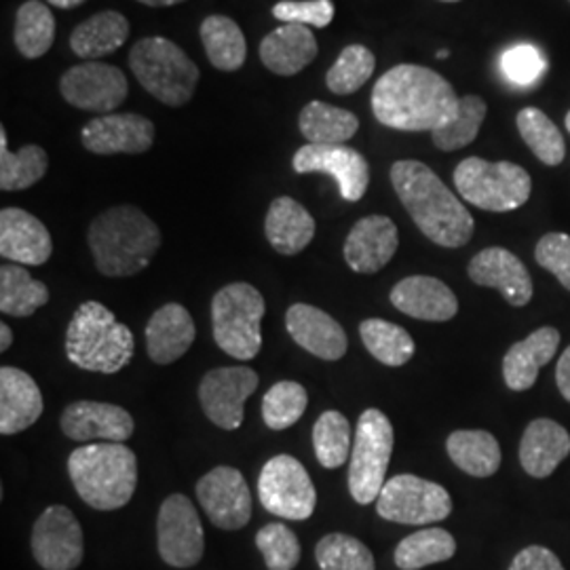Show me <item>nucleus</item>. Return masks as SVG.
Masks as SVG:
<instances>
[{
    "label": "nucleus",
    "instance_id": "25",
    "mask_svg": "<svg viewBox=\"0 0 570 570\" xmlns=\"http://www.w3.org/2000/svg\"><path fill=\"white\" fill-rule=\"evenodd\" d=\"M42 393L37 381L20 367L0 370V433L16 435L41 419Z\"/></svg>",
    "mask_w": 570,
    "mask_h": 570
},
{
    "label": "nucleus",
    "instance_id": "14",
    "mask_svg": "<svg viewBox=\"0 0 570 570\" xmlns=\"http://www.w3.org/2000/svg\"><path fill=\"white\" fill-rule=\"evenodd\" d=\"M296 174H326L332 176L345 202H360L370 184V165L364 155L346 144H305L296 150Z\"/></svg>",
    "mask_w": 570,
    "mask_h": 570
},
{
    "label": "nucleus",
    "instance_id": "45",
    "mask_svg": "<svg viewBox=\"0 0 570 570\" xmlns=\"http://www.w3.org/2000/svg\"><path fill=\"white\" fill-rule=\"evenodd\" d=\"M308 406V393L296 381H279L266 391L263 400V419L265 425L273 431L296 425Z\"/></svg>",
    "mask_w": 570,
    "mask_h": 570
},
{
    "label": "nucleus",
    "instance_id": "22",
    "mask_svg": "<svg viewBox=\"0 0 570 570\" xmlns=\"http://www.w3.org/2000/svg\"><path fill=\"white\" fill-rule=\"evenodd\" d=\"M61 431L77 442H115L121 444L134 435V419L121 406L102 402H75L61 414Z\"/></svg>",
    "mask_w": 570,
    "mask_h": 570
},
{
    "label": "nucleus",
    "instance_id": "12",
    "mask_svg": "<svg viewBox=\"0 0 570 570\" xmlns=\"http://www.w3.org/2000/svg\"><path fill=\"white\" fill-rule=\"evenodd\" d=\"M157 548L165 564L190 569L204 558L205 534L202 518L184 494L167 497L157 518Z\"/></svg>",
    "mask_w": 570,
    "mask_h": 570
},
{
    "label": "nucleus",
    "instance_id": "39",
    "mask_svg": "<svg viewBox=\"0 0 570 570\" xmlns=\"http://www.w3.org/2000/svg\"><path fill=\"white\" fill-rule=\"evenodd\" d=\"M515 125L522 140L541 164L556 167L564 161V155H567L564 138L556 127V122L551 121L543 110L534 106L522 108L515 117Z\"/></svg>",
    "mask_w": 570,
    "mask_h": 570
},
{
    "label": "nucleus",
    "instance_id": "34",
    "mask_svg": "<svg viewBox=\"0 0 570 570\" xmlns=\"http://www.w3.org/2000/svg\"><path fill=\"white\" fill-rule=\"evenodd\" d=\"M298 127L308 144H346L357 134L360 119L351 110L313 100L301 110Z\"/></svg>",
    "mask_w": 570,
    "mask_h": 570
},
{
    "label": "nucleus",
    "instance_id": "19",
    "mask_svg": "<svg viewBox=\"0 0 570 570\" xmlns=\"http://www.w3.org/2000/svg\"><path fill=\"white\" fill-rule=\"evenodd\" d=\"M469 279L482 287H494L511 306L529 305L532 279L524 263L505 247H489L471 258Z\"/></svg>",
    "mask_w": 570,
    "mask_h": 570
},
{
    "label": "nucleus",
    "instance_id": "7",
    "mask_svg": "<svg viewBox=\"0 0 570 570\" xmlns=\"http://www.w3.org/2000/svg\"><path fill=\"white\" fill-rule=\"evenodd\" d=\"M265 311V298L252 284L237 282L218 289L212 301L216 345L235 360H254L263 348Z\"/></svg>",
    "mask_w": 570,
    "mask_h": 570
},
{
    "label": "nucleus",
    "instance_id": "21",
    "mask_svg": "<svg viewBox=\"0 0 570 570\" xmlns=\"http://www.w3.org/2000/svg\"><path fill=\"white\" fill-rule=\"evenodd\" d=\"M400 247L397 226L387 216H366L348 230L345 261L351 271L374 275L391 263Z\"/></svg>",
    "mask_w": 570,
    "mask_h": 570
},
{
    "label": "nucleus",
    "instance_id": "17",
    "mask_svg": "<svg viewBox=\"0 0 570 570\" xmlns=\"http://www.w3.org/2000/svg\"><path fill=\"white\" fill-rule=\"evenodd\" d=\"M197 499L214 527L244 529L252 520V492L239 469H212L197 484Z\"/></svg>",
    "mask_w": 570,
    "mask_h": 570
},
{
    "label": "nucleus",
    "instance_id": "6",
    "mask_svg": "<svg viewBox=\"0 0 570 570\" xmlns=\"http://www.w3.org/2000/svg\"><path fill=\"white\" fill-rule=\"evenodd\" d=\"M134 77L159 102L180 108L190 102L199 82L197 63L176 42L148 37L136 42L129 53Z\"/></svg>",
    "mask_w": 570,
    "mask_h": 570
},
{
    "label": "nucleus",
    "instance_id": "37",
    "mask_svg": "<svg viewBox=\"0 0 570 570\" xmlns=\"http://www.w3.org/2000/svg\"><path fill=\"white\" fill-rule=\"evenodd\" d=\"M49 157L37 144H26L18 153L7 146V129L0 127V188L26 190L45 178Z\"/></svg>",
    "mask_w": 570,
    "mask_h": 570
},
{
    "label": "nucleus",
    "instance_id": "54",
    "mask_svg": "<svg viewBox=\"0 0 570 570\" xmlns=\"http://www.w3.org/2000/svg\"><path fill=\"white\" fill-rule=\"evenodd\" d=\"M138 2H142L146 7H174V4H180L186 0H138Z\"/></svg>",
    "mask_w": 570,
    "mask_h": 570
},
{
    "label": "nucleus",
    "instance_id": "44",
    "mask_svg": "<svg viewBox=\"0 0 570 570\" xmlns=\"http://www.w3.org/2000/svg\"><path fill=\"white\" fill-rule=\"evenodd\" d=\"M315 558L322 570H376L372 551L343 532L326 534L315 548Z\"/></svg>",
    "mask_w": 570,
    "mask_h": 570
},
{
    "label": "nucleus",
    "instance_id": "26",
    "mask_svg": "<svg viewBox=\"0 0 570 570\" xmlns=\"http://www.w3.org/2000/svg\"><path fill=\"white\" fill-rule=\"evenodd\" d=\"M195 322L190 313L178 303H169L153 313L146 326V348L148 357L167 366L183 357L195 343Z\"/></svg>",
    "mask_w": 570,
    "mask_h": 570
},
{
    "label": "nucleus",
    "instance_id": "48",
    "mask_svg": "<svg viewBox=\"0 0 570 570\" xmlns=\"http://www.w3.org/2000/svg\"><path fill=\"white\" fill-rule=\"evenodd\" d=\"M534 258L570 292V235L550 233L541 237L534 249Z\"/></svg>",
    "mask_w": 570,
    "mask_h": 570
},
{
    "label": "nucleus",
    "instance_id": "40",
    "mask_svg": "<svg viewBox=\"0 0 570 570\" xmlns=\"http://www.w3.org/2000/svg\"><path fill=\"white\" fill-rule=\"evenodd\" d=\"M360 336L370 355L385 366H404L414 357V351H416V345L406 330L385 320L362 322Z\"/></svg>",
    "mask_w": 570,
    "mask_h": 570
},
{
    "label": "nucleus",
    "instance_id": "38",
    "mask_svg": "<svg viewBox=\"0 0 570 570\" xmlns=\"http://www.w3.org/2000/svg\"><path fill=\"white\" fill-rule=\"evenodd\" d=\"M454 553L456 541L449 530H416L395 548V564L402 570H421L446 562Z\"/></svg>",
    "mask_w": 570,
    "mask_h": 570
},
{
    "label": "nucleus",
    "instance_id": "53",
    "mask_svg": "<svg viewBox=\"0 0 570 570\" xmlns=\"http://www.w3.org/2000/svg\"><path fill=\"white\" fill-rule=\"evenodd\" d=\"M49 4H53V7H60V9H75V7H79L82 2H87V0H47Z\"/></svg>",
    "mask_w": 570,
    "mask_h": 570
},
{
    "label": "nucleus",
    "instance_id": "15",
    "mask_svg": "<svg viewBox=\"0 0 570 570\" xmlns=\"http://www.w3.org/2000/svg\"><path fill=\"white\" fill-rule=\"evenodd\" d=\"M32 556L45 570H75L85 556L82 529L75 513L63 505L42 511L32 529Z\"/></svg>",
    "mask_w": 570,
    "mask_h": 570
},
{
    "label": "nucleus",
    "instance_id": "33",
    "mask_svg": "<svg viewBox=\"0 0 570 570\" xmlns=\"http://www.w3.org/2000/svg\"><path fill=\"white\" fill-rule=\"evenodd\" d=\"M205 56L223 72H237L247 58V41L239 23L226 16H209L199 28Z\"/></svg>",
    "mask_w": 570,
    "mask_h": 570
},
{
    "label": "nucleus",
    "instance_id": "51",
    "mask_svg": "<svg viewBox=\"0 0 570 570\" xmlns=\"http://www.w3.org/2000/svg\"><path fill=\"white\" fill-rule=\"evenodd\" d=\"M556 383H558L562 397L570 402V346L562 353L558 367H556Z\"/></svg>",
    "mask_w": 570,
    "mask_h": 570
},
{
    "label": "nucleus",
    "instance_id": "2",
    "mask_svg": "<svg viewBox=\"0 0 570 570\" xmlns=\"http://www.w3.org/2000/svg\"><path fill=\"white\" fill-rule=\"evenodd\" d=\"M391 184L419 230L442 247H463L473 237V218L468 207L440 176L421 161H395Z\"/></svg>",
    "mask_w": 570,
    "mask_h": 570
},
{
    "label": "nucleus",
    "instance_id": "24",
    "mask_svg": "<svg viewBox=\"0 0 570 570\" xmlns=\"http://www.w3.org/2000/svg\"><path fill=\"white\" fill-rule=\"evenodd\" d=\"M391 305L421 322H450L459 301L449 285L429 275H412L391 289Z\"/></svg>",
    "mask_w": 570,
    "mask_h": 570
},
{
    "label": "nucleus",
    "instance_id": "3",
    "mask_svg": "<svg viewBox=\"0 0 570 570\" xmlns=\"http://www.w3.org/2000/svg\"><path fill=\"white\" fill-rule=\"evenodd\" d=\"M87 242L102 275L131 277L153 263L164 239L159 226L142 209L117 205L94 218Z\"/></svg>",
    "mask_w": 570,
    "mask_h": 570
},
{
    "label": "nucleus",
    "instance_id": "47",
    "mask_svg": "<svg viewBox=\"0 0 570 570\" xmlns=\"http://www.w3.org/2000/svg\"><path fill=\"white\" fill-rule=\"evenodd\" d=\"M273 18L284 23H301L306 28H327L334 20L332 0H284L273 7Z\"/></svg>",
    "mask_w": 570,
    "mask_h": 570
},
{
    "label": "nucleus",
    "instance_id": "11",
    "mask_svg": "<svg viewBox=\"0 0 570 570\" xmlns=\"http://www.w3.org/2000/svg\"><path fill=\"white\" fill-rule=\"evenodd\" d=\"M258 497L268 513L296 522L308 520L317 505V490L308 471L289 454L266 461L258 478Z\"/></svg>",
    "mask_w": 570,
    "mask_h": 570
},
{
    "label": "nucleus",
    "instance_id": "36",
    "mask_svg": "<svg viewBox=\"0 0 570 570\" xmlns=\"http://www.w3.org/2000/svg\"><path fill=\"white\" fill-rule=\"evenodd\" d=\"M13 41L26 60L42 58L56 41V18L41 0H28L18 9Z\"/></svg>",
    "mask_w": 570,
    "mask_h": 570
},
{
    "label": "nucleus",
    "instance_id": "10",
    "mask_svg": "<svg viewBox=\"0 0 570 570\" xmlns=\"http://www.w3.org/2000/svg\"><path fill=\"white\" fill-rule=\"evenodd\" d=\"M376 511L389 522L425 527L449 518L452 499L444 487L412 473H402L385 482L376 499Z\"/></svg>",
    "mask_w": 570,
    "mask_h": 570
},
{
    "label": "nucleus",
    "instance_id": "28",
    "mask_svg": "<svg viewBox=\"0 0 570 570\" xmlns=\"http://www.w3.org/2000/svg\"><path fill=\"white\" fill-rule=\"evenodd\" d=\"M558 345L560 332L556 327L546 326L511 346L503 360L505 385L511 391H529L539 379V370L550 364Z\"/></svg>",
    "mask_w": 570,
    "mask_h": 570
},
{
    "label": "nucleus",
    "instance_id": "56",
    "mask_svg": "<svg viewBox=\"0 0 570 570\" xmlns=\"http://www.w3.org/2000/svg\"><path fill=\"white\" fill-rule=\"evenodd\" d=\"M564 122H567V129H569V134H570V110H569V115H567V119H564Z\"/></svg>",
    "mask_w": 570,
    "mask_h": 570
},
{
    "label": "nucleus",
    "instance_id": "55",
    "mask_svg": "<svg viewBox=\"0 0 570 570\" xmlns=\"http://www.w3.org/2000/svg\"><path fill=\"white\" fill-rule=\"evenodd\" d=\"M438 58H440V60H444V58H449V51H440V53H438Z\"/></svg>",
    "mask_w": 570,
    "mask_h": 570
},
{
    "label": "nucleus",
    "instance_id": "1",
    "mask_svg": "<svg viewBox=\"0 0 570 570\" xmlns=\"http://www.w3.org/2000/svg\"><path fill=\"white\" fill-rule=\"evenodd\" d=\"M459 104L454 87L419 63L393 66L372 91L376 121L397 131H435L456 117Z\"/></svg>",
    "mask_w": 570,
    "mask_h": 570
},
{
    "label": "nucleus",
    "instance_id": "27",
    "mask_svg": "<svg viewBox=\"0 0 570 570\" xmlns=\"http://www.w3.org/2000/svg\"><path fill=\"white\" fill-rule=\"evenodd\" d=\"M320 45L311 28L284 23L261 42V60L273 75L294 77L317 58Z\"/></svg>",
    "mask_w": 570,
    "mask_h": 570
},
{
    "label": "nucleus",
    "instance_id": "4",
    "mask_svg": "<svg viewBox=\"0 0 570 570\" xmlns=\"http://www.w3.org/2000/svg\"><path fill=\"white\" fill-rule=\"evenodd\" d=\"M68 475L89 508L121 510L138 487V459L125 444H87L70 454Z\"/></svg>",
    "mask_w": 570,
    "mask_h": 570
},
{
    "label": "nucleus",
    "instance_id": "46",
    "mask_svg": "<svg viewBox=\"0 0 570 570\" xmlns=\"http://www.w3.org/2000/svg\"><path fill=\"white\" fill-rule=\"evenodd\" d=\"M256 546L268 570H294L301 562V541L292 530L273 522L256 532Z\"/></svg>",
    "mask_w": 570,
    "mask_h": 570
},
{
    "label": "nucleus",
    "instance_id": "13",
    "mask_svg": "<svg viewBox=\"0 0 570 570\" xmlns=\"http://www.w3.org/2000/svg\"><path fill=\"white\" fill-rule=\"evenodd\" d=\"M60 94L79 110L110 115L127 100L129 85L121 68L102 61H85L61 75Z\"/></svg>",
    "mask_w": 570,
    "mask_h": 570
},
{
    "label": "nucleus",
    "instance_id": "9",
    "mask_svg": "<svg viewBox=\"0 0 570 570\" xmlns=\"http://www.w3.org/2000/svg\"><path fill=\"white\" fill-rule=\"evenodd\" d=\"M393 440L395 435L387 414L370 407L360 416L348 463V490L360 505L374 503L385 487Z\"/></svg>",
    "mask_w": 570,
    "mask_h": 570
},
{
    "label": "nucleus",
    "instance_id": "18",
    "mask_svg": "<svg viewBox=\"0 0 570 570\" xmlns=\"http://www.w3.org/2000/svg\"><path fill=\"white\" fill-rule=\"evenodd\" d=\"M155 122L136 112L104 115L82 127L81 142L94 155H142L155 144Z\"/></svg>",
    "mask_w": 570,
    "mask_h": 570
},
{
    "label": "nucleus",
    "instance_id": "8",
    "mask_svg": "<svg viewBox=\"0 0 570 570\" xmlns=\"http://www.w3.org/2000/svg\"><path fill=\"white\" fill-rule=\"evenodd\" d=\"M454 186L459 195L484 212H513L529 202L532 180L529 171L510 161L490 164L480 157H469L454 169Z\"/></svg>",
    "mask_w": 570,
    "mask_h": 570
},
{
    "label": "nucleus",
    "instance_id": "57",
    "mask_svg": "<svg viewBox=\"0 0 570 570\" xmlns=\"http://www.w3.org/2000/svg\"><path fill=\"white\" fill-rule=\"evenodd\" d=\"M442 2H461V0H442Z\"/></svg>",
    "mask_w": 570,
    "mask_h": 570
},
{
    "label": "nucleus",
    "instance_id": "5",
    "mask_svg": "<svg viewBox=\"0 0 570 570\" xmlns=\"http://www.w3.org/2000/svg\"><path fill=\"white\" fill-rule=\"evenodd\" d=\"M66 355L81 370L117 374L134 357V334L112 311L89 301L82 303L66 330Z\"/></svg>",
    "mask_w": 570,
    "mask_h": 570
},
{
    "label": "nucleus",
    "instance_id": "20",
    "mask_svg": "<svg viewBox=\"0 0 570 570\" xmlns=\"http://www.w3.org/2000/svg\"><path fill=\"white\" fill-rule=\"evenodd\" d=\"M53 254V239L37 216L20 207L0 212V256L23 266H42Z\"/></svg>",
    "mask_w": 570,
    "mask_h": 570
},
{
    "label": "nucleus",
    "instance_id": "41",
    "mask_svg": "<svg viewBox=\"0 0 570 570\" xmlns=\"http://www.w3.org/2000/svg\"><path fill=\"white\" fill-rule=\"evenodd\" d=\"M487 102L480 96H465L459 104V112L452 121L442 125L440 129L431 131L433 144L444 150L454 153L473 142L480 134V127L487 119Z\"/></svg>",
    "mask_w": 570,
    "mask_h": 570
},
{
    "label": "nucleus",
    "instance_id": "50",
    "mask_svg": "<svg viewBox=\"0 0 570 570\" xmlns=\"http://www.w3.org/2000/svg\"><path fill=\"white\" fill-rule=\"evenodd\" d=\"M510 570H564V567L548 548L529 546L513 558Z\"/></svg>",
    "mask_w": 570,
    "mask_h": 570
},
{
    "label": "nucleus",
    "instance_id": "52",
    "mask_svg": "<svg viewBox=\"0 0 570 570\" xmlns=\"http://www.w3.org/2000/svg\"><path fill=\"white\" fill-rule=\"evenodd\" d=\"M13 345V332L7 324H0V351H9V346Z\"/></svg>",
    "mask_w": 570,
    "mask_h": 570
},
{
    "label": "nucleus",
    "instance_id": "31",
    "mask_svg": "<svg viewBox=\"0 0 570 570\" xmlns=\"http://www.w3.org/2000/svg\"><path fill=\"white\" fill-rule=\"evenodd\" d=\"M129 37V21L119 11H100L79 23L70 35V47L82 60L94 61L119 51Z\"/></svg>",
    "mask_w": 570,
    "mask_h": 570
},
{
    "label": "nucleus",
    "instance_id": "35",
    "mask_svg": "<svg viewBox=\"0 0 570 570\" xmlns=\"http://www.w3.org/2000/svg\"><path fill=\"white\" fill-rule=\"evenodd\" d=\"M49 303V289L37 282L26 266L0 268V311L9 317H30Z\"/></svg>",
    "mask_w": 570,
    "mask_h": 570
},
{
    "label": "nucleus",
    "instance_id": "43",
    "mask_svg": "<svg viewBox=\"0 0 570 570\" xmlns=\"http://www.w3.org/2000/svg\"><path fill=\"white\" fill-rule=\"evenodd\" d=\"M313 446L320 465L326 469L343 468L351 450V425L338 410H326L313 428Z\"/></svg>",
    "mask_w": 570,
    "mask_h": 570
},
{
    "label": "nucleus",
    "instance_id": "49",
    "mask_svg": "<svg viewBox=\"0 0 570 570\" xmlns=\"http://www.w3.org/2000/svg\"><path fill=\"white\" fill-rule=\"evenodd\" d=\"M501 70L511 82L529 85L541 77V72L546 70V60L534 47L518 45L503 53Z\"/></svg>",
    "mask_w": 570,
    "mask_h": 570
},
{
    "label": "nucleus",
    "instance_id": "16",
    "mask_svg": "<svg viewBox=\"0 0 570 570\" xmlns=\"http://www.w3.org/2000/svg\"><path fill=\"white\" fill-rule=\"evenodd\" d=\"M258 374L252 367H216L207 372L199 385L205 416L226 431L242 428L245 400L258 389Z\"/></svg>",
    "mask_w": 570,
    "mask_h": 570
},
{
    "label": "nucleus",
    "instance_id": "29",
    "mask_svg": "<svg viewBox=\"0 0 570 570\" xmlns=\"http://www.w3.org/2000/svg\"><path fill=\"white\" fill-rule=\"evenodd\" d=\"M570 454L567 429L551 419L532 421L520 442V463L532 478H548Z\"/></svg>",
    "mask_w": 570,
    "mask_h": 570
},
{
    "label": "nucleus",
    "instance_id": "32",
    "mask_svg": "<svg viewBox=\"0 0 570 570\" xmlns=\"http://www.w3.org/2000/svg\"><path fill=\"white\" fill-rule=\"evenodd\" d=\"M446 450L452 463L473 478H490L501 468V446L482 429H461L450 433Z\"/></svg>",
    "mask_w": 570,
    "mask_h": 570
},
{
    "label": "nucleus",
    "instance_id": "23",
    "mask_svg": "<svg viewBox=\"0 0 570 570\" xmlns=\"http://www.w3.org/2000/svg\"><path fill=\"white\" fill-rule=\"evenodd\" d=\"M285 327L292 341H296V345L303 346L311 355L326 362H338L345 357L348 346L345 330L326 311L296 303L285 313Z\"/></svg>",
    "mask_w": 570,
    "mask_h": 570
},
{
    "label": "nucleus",
    "instance_id": "30",
    "mask_svg": "<svg viewBox=\"0 0 570 570\" xmlns=\"http://www.w3.org/2000/svg\"><path fill=\"white\" fill-rule=\"evenodd\" d=\"M315 228L308 209L292 197H277L266 212V239L282 256H296L303 252L313 242Z\"/></svg>",
    "mask_w": 570,
    "mask_h": 570
},
{
    "label": "nucleus",
    "instance_id": "42",
    "mask_svg": "<svg viewBox=\"0 0 570 570\" xmlns=\"http://www.w3.org/2000/svg\"><path fill=\"white\" fill-rule=\"evenodd\" d=\"M376 68V56L364 45H348L334 66L327 70V89L336 96H351L360 91Z\"/></svg>",
    "mask_w": 570,
    "mask_h": 570
}]
</instances>
